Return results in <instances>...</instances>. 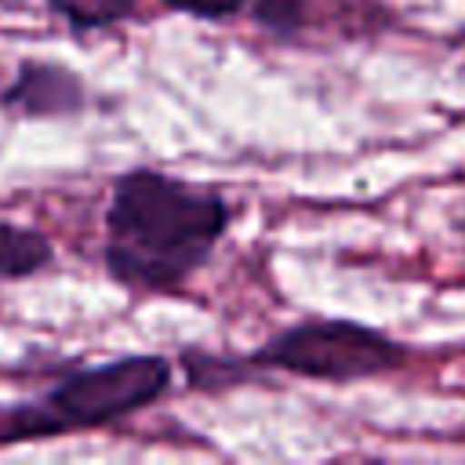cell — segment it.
<instances>
[{"label":"cell","mask_w":465,"mask_h":465,"mask_svg":"<svg viewBox=\"0 0 465 465\" xmlns=\"http://www.w3.org/2000/svg\"><path fill=\"white\" fill-rule=\"evenodd\" d=\"M229 222L225 196L211 189L153 167L124 171L105 207L102 265L127 291L171 294L203 269Z\"/></svg>","instance_id":"1"},{"label":"cell","mask_w":465,"mask_h":465,"mask_svg":"<svg viewBox=\"0 0 465 465\" xmlns=\"http://www.w3.org/2000/svg\"><path fill=\"white\" fill-rule=\"evenodd\" d=\"M254 22L272 36H294L305 25V0H251Z\"/></svg>","instance_id":"7"},{"label":"cell","mask_w":465,"mask_h":465,"mask_svg":"<svg viewBox=\"0 0 465 465\" xmlns=\"http://www.w3.org/2000/svg\"><path fill=\"white\" fill-rule=\"evenodd\" d=\"M251 0H163V7L178 11V15H193V18H203V22H222V18H232L247 7Z\"/></svg>","instance_id":"8"},{"label":"cell","mask_w":465,"mask_h":465,"mask_svg":"<svg viewBox=\"0 0 465 465\" xmlns=\"http://www.w3.org/2000/svg\"><path fill=\"white\" fill-rule=\"evenodd\" d=\"M44 4L76 33L109 29L124 18H131L138 7V0H44Z\"/></svg>","instance_id":"6"},{"label":"cell","mask_w":465,"mask_h":465,"mask_svg":"<svg viewBox=\"0 0 465 465\" xmlns=\"http://www.w3.org/2000/svg\"><path fill=\"white\" fill-rule=\"evenodd\" d=\"M411 349L374 327L352 320H302L262 341L254 367L287 371L312 381H360L403 367Z\"/></svg>","instance_id":"3"},{"label":"cell","mask_w":465,"mask_h":465,"mask_svg":"<svg viewBox=\"0 0 465 465\" xmlns=\"http://www.w3.org/2000/svg\"><path fill=\"white\" fill-rule=\"evenodd\" d=\"M51 258L54 243L47 240V232L18 222H0V280H25L47 269Z\"/></svg>","instance_id":"5"},{"label":"cell","mask_w":465,"mask_h":465,"mask_svg":"<svg viewBox=\"0 0 465 465\" xmlns=\"http://www.w3.org/2000/svg\"><path fill=\"white\" fill-rule=\"evenodd\" d=\"M0 105L11 116H22V120L76 116L87 105V84L69 65L25 58L15 69L11 84L0 91Z\"/></svg>","instance_id":"4"},{"label":"cell","mask_w":465,"mask_h":465,"mask_svg":"<svg viewBox=\"0 0 465 465\" xmlns=\"http://www.w3.org/2000/svg\"><path fill=\"white\" fill-rule=\"evenodd\" d=\"M171 389V363L163 356H120L62 378L40 400L15 407L0 425V447L22 440H51L62 432L113 425L156 403Z\"/></svg>","instance_id":"2"}]
</instances>
